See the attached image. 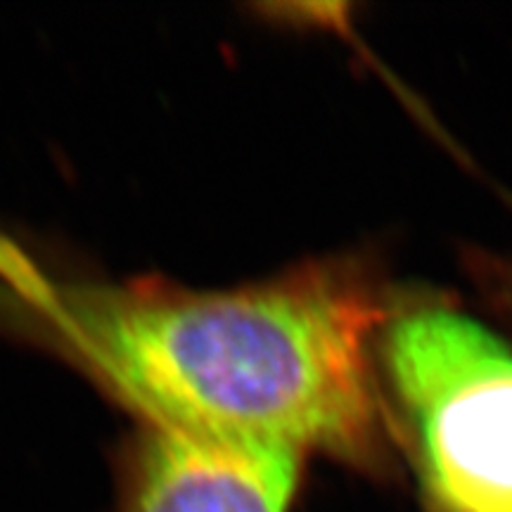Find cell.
<instances>
[{
  "label": "cell",
  "mask_w": 512,
  "mask_h": 512,
  "mask_svg": "<svg viewBox=\"0 0 512 512\" xmlns=\"http://www.w3.org/2000/svg\"><path fill=\"white\" fill-rule=\"evenodd\" d=\"M0 309L43 332L147 425L356 465L382 458L373 354L394 306L354 266L188 292L67 283L0 245Z\"/></svg>",
  "instance_id": "cell-1"
},
{
  "label": "cell",
  "mask_w": 512,
  "mask_h": 512,
  "mask_svg": "<svg viewBox=\"0 0 512 512\" xmlns=\"http://www.w3.org/2000/svg\"><path fill=\"white\" fill-rule=\"evenodd\" d=\"M375 354L434 508L512 512V344L415 302L394 306Z\"/></svg>",
  "instance_id": "cell-2"
},
{
  "label": "cell",
  "mask_w": 512,
  "mask_h": 512,
  "mask_svg": "<svg viewBox=\"0 0 512 512\" xmlns=\"http://www.w3.org/2000/svg\"><path fill=\"white\" fill-rule=\"evenodd\" d=\"M299 448L147 425L128 477L126 512H287Z\"/></svg>",
  "instance_id": "cell-3"
},
{
  "label": "cell",
  "mask_w": 512,
  "mask_h": 512,
  "mask_svg": "<svg viewBox=\"0 0 512 512\" xmlns=\"http://www.w3.org/2000/svg\"><path fill=\"white\" fill-rule=\"evenodd\" d=\"M484 285L489 287L494 299L512 313V261H494L482 266Z\"/></svg>",
  "instance_id": "cell-4"
}]
</instances>
